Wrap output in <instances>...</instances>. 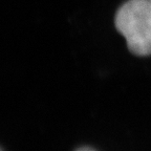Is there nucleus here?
I'll return each mask as SVG.
<instances>
[{
    "mask_svg": "<svg viewBox=\"0 0 151 151\" xmlns=\"http://www.w3.org/2000/svg\"><path fill=\"white\" fill-rule=\"evenodd\" d=\"M149 1H150V4H151V0H149Z\"/></svg>",
    "mask_w": 151,
    "mask_h": 151,
    "instance_id": "20e7f679",
    "label": "nucleus"
},
{
    "mask_svg": "<svg viewBox=\"0 0 151 151\" xmlns=\"http://www.w3.org/2000/svg\"><path fill=\"white\" fill-rule=\"evenodd\" d=\"M1 151H4V150H3V149H1Z\"/></svg>",
    "mask_w": 151,
    "mask_h": 151,
    "instance_id": "7ed1b4c3",
    "label": "nucleus"
},
{
    "mask_svg": "<svg viewBox=\"0 0 151 151\" xmlns=\"http://www.w3.org/2000/svg\"><path fill=\"white\" fill-rule=\"evenodd\" d=\"M75 151H97L96 149L91 148V147H88V146H83V147H80V148L76 149Z\"/></svg>",
    "mask_w": 151,
    "mask_h": 151,
    "instance_id": "f03ea898",
    "label": "nucleus"
},
{
    "mask_svg": "<svg viewBox=\"0 0 151 151\" xmlns=\"http://www.w3.org/2000/svg\"><path fill=\"white\" fill-rule=\"evenodd\" d=\"M114 25L135 56L151 55V4L149 0H128L120 6Z\"/></svg>",
    "mask_w": 151,
    "mask_h": 151,
    "instance_id": "f257e3e1",
    "label": "nucleus"
}]
</instances>
